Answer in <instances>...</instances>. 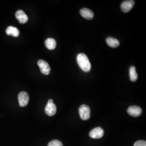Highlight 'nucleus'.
<instances>
[{"label": "nucleus", "mask_w": 146, "mask_h": 146, "mask_svg": "<svg viewBox=\"0 0 146 146\" xmlns=\"http://www.w3.org/2000/svg\"><path fill=\"white\" fill-rule=\"evenodd\" d=\"M77 62L79 67L84 72H89L91 69V64L87 56L84 53H81L77 56Z\"/></svg>", "instance_id": "obj_1"}, {"label": "nucleus", "mask_w": 146, "mask_h": 146, "mask_svg": "<svg viewBox=\"0 0 146 146\" xmlns=\"http://www.w3.org/2000/svg\"><path fill=\"white\" fill-rule=\"evenodd\" d=\"M78 113L82 120H88L90 117V109L86 104H82L80 106L78 109Z\"/></svg>", "instance_id": "obj_2"}, {"label": "nucleus", "mask_w": 146, "mask_h": 146, "mask_svg": "<svg viewBox=\"0 0 146 146\" xmlns=\"http://www.w3.org/2000/svg\"><path fill=\"white\" fill-rule=\"evenodd\" d=\"M45 112L49 116H54L56 113V106L54 104L53 100H49L47 106L45 108Z\"/></svg>", "instance_id": "obj_3"}, {"label": "nucleus", "mask_w": 146, "mask_h": 146, "mask_svg": "<svg viewBox=\"0 0 146 146\" xmlns=\"http://www.w3.org/2000/svg\"><path fill=\"white\" fill-rule=\"evenodd\" d=\"M37 64L40 68L41 72L42 74H43L46 75H48L50 74V67L46 61H45L43 60H40L37 62Z\"/></svg>", "instance_id": "obj_4"}, {"label": "nucleus", "mask_w": 146, "mask_h": 146, "mask_svg": "<svg viewBox=\"0 0 146 146\" xmlns=\"http://www.w3.org/2000/svg\"><path fill=\"white\" fill-rule=\"evenodd\" d=\"M104 135V131L101 127H96L89 132V136L91 138L98 139L101 138Z\"/></svg>", "instance_id": "obj_5"}, {"label": "nucleus", "mask_w": 146, "mask_h": 146, "mask_svg": "<svg viewBox=\"0 0 146 146\" xmlns=\"http://www.w3.org/2000/svg\"><path fill=\"white\" fill-rule=\"evenodd\" d=\"M18 99L20 106L21 107H25L29 102V97L27 93L25 92H22L18 95Z\"/></svg>", "instance_id": "obj_6"}, {"label": "nucleus", "mask_w": 146, "mask_h": 146, "mask_svg": "<svg viewBox=\"0 0 146 146\" xmlns=\"http://www.w3.org/2000/svg\"><path fill=\"white\" fill-rule=\"evenodd\" d=\"M127 113L128 114L133 117H138L140 116L142 113V109L140 107L137 106H130L128 110Z\"/></svg>", "instance_id": "obj_7"}, {"label": "nucleus", "mask_w": 146, "mask_h": 146, "mask_svg": "<svg viewBox=\"0 0 146 146\" xmlns=\"http://www.w3.org/2000/svg\"><path fill=\"white\" fill-rule=\"evenodd\" d=\"M135 5V2L133 0L125 1L121 5V9L124 13H128L133 8Z\"/></svg>", "instance_id": "obj_8"}, {"label": "nucleus", "mask_w": 146, "mask_h": 146, "mask_svg": "<svg viewBox=\"0 0 146 146\" xmlns=\"http://www.w3.org/2000/svg\"><path fill=\"white\" fill-rule=\"evenodd\" d=\"M16 18L21 24H25L28 20V17L22 10L17 11L15 14Z\"/></svg>", "instance_id": "obj_9"}, {"label": "nucleus", "mask_w": 146, "mask_h": 146, "mask_svg": "<svg viewBox=\"0 0 146 146\" xmlns=\"http://www.w3.org/2000/svg\"><path fill=\"white\" fill-rule=\"evenodd\" d=\"M80 13L84 19L87 20H92L94 17V13L88 8H82L80 11Z\"/></svg>", "instance_id": "obj_10"}, {"label": "nucleus", "mask_w": 146, "mask_h": 146, "mask_svg": "<svg viewBox=\"0 0 146 146\" xmlns=\"http://www.w3.org/2000/svg\"><path fill=\"white\" fill-rule=\"evenodd\" d=\"M45 46L49 50H54L56 47V42L52 38H48L45 41Z\"/></svg>", "instance_id": "obj_11"}, {"label": "nucleus", "mask_w": 146, "mask_h": 146, "mask_svg": "<svg viewBox=\"0 0 146 146\" xmlns=\"http://www.w3.org/2000/svg\"><path fill=\"white\" fill-rule=\"evenodd\" d=\"M6 34L8 35H11L13 36L18 37L20 35V31L15 27L10 26L7 28L6 30Z\"/></svg>", "instance_id": "obj_12"}, {"label": "nucleus", "mask_w": 146, "mask_h": 146, "mask_svg": "<svg viewBox=\"0 0 146 146\" xmlns=\"http://www.w3.org/2000/svg\"><path fill=\"white\" fill-rule=\"evenodd\" d=\"M106 42L108 46L112 48H116L120 45V42L117 39L111 37H109L106 39Z\"/></svg>", "instance_id": "obj_13"}, {"label": "nucleus", "mask_w": 146, "mask_h": 146, "mask_svg": "<svg viewBox=\"0 0 146 146\" xmlns=\"http://www.w3.org/2000/svg\"><path fill=\"white\" fill-rule=\"evenodd\" d=\"M129 77L131 81L135 82L138 78V75L136 72V68L134 66H131L129 69Z\"/></svg>", "instance_id": "obj_14"}, {"label": "nucleus", "mask_w": 146, "mask_h": 146, "mask_svg": "<svg viewBox=\"0 0 146 146\" xmlns=\"http://www.w3.org/2000/svg\"><path fill=\"white\" fill-rule=\"evenodd\" d=\"M48 146H63L62 142L61 141H58L57 140H54L50 141Z\"/></svg>", "instance_id": "obj_15"}, {"label": "nucleus", "mask_w": 146, "mask_h": 146, "mask_svg": "<svg viewBox=\"0 0 146 146\" xmlns=\"http://www.w3.org/2000/svg\"><path fill=\"white\" fill-rule=\"evenodd\" d=\"M134 146H146V141L143 140L137 141L134 143Z\"/></svg>", "instance_id": "obj_16"}]
</instances>
